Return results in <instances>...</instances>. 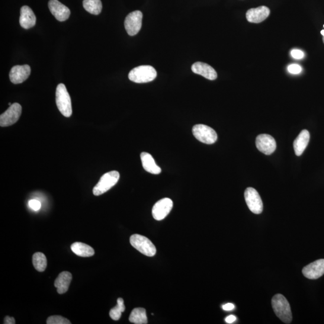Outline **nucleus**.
Returning <instances> with one entry per match:
<instances>
[{"instance_id":"nucleus-1","label":"nucleus","mask_w":324,"mask_h":324,"mask_svg":"<svg viewBox=\"0 0 324 324\" xmlns=\"http://www.w3.org/2000/svg\"><path fill=\"white\" fill-rule=\"evenodd\" d=\"M272 309L275 315L282 322L285 323H290L293 319L291 307L288 300L282 294L275 295L272 298Z\"/></svg>"},{"instance_id":"nucleus-2","label":"nucleus","mask_w":324,"mask_h":324,"mask_svg":"<svg viewBox=\"0 0 324 324\" xmlns=\"http://www.w3.org/2000/svg\"><path fill=\"white\" fill-rule=\"evenodd\" d=\"M56 104L64 116L70 117L72 114L71 99L65 84L60 83L56 89Z\"/></svg>"},{"instance_id":"nucleus-3","label":"nucleus","mask_w":324,"mask_h":324,"mask_svg":"<svg viewBox=\"0 0 324 324\" xmlns=\"http://www.w3.org/2000/svg\"><path fill=\"white\" fill-rule=\"evenodd\" d=\"M157 76V72L153 67L151 66H141L131 70L129 78L131 81L135 83H147L155 80Z\"/></svg>"},{"instance_id":"nucleus-4","label":"nucleus","mask_w":324,"mask_h":324,"mask_svg":"<svg viewBox=\"0 0 324 324\" xmlns=\"http://www.w3.org/2000/svg\"><path fill=\"white\" fill-rule=\"evenodd\" d=\"M120 174L116 171H112L103 175L98 183L93 188L92 193L95 196H100L106 193L114 187L119 180Z\"/></svg>"},{"instance_id":"nucleus-5","label":"nucleus","mask_w":324,"mask_h":324,"mask_svg":"<svg viewBox=\"0 0 324 324\" xmlns=\"http://www.w3.org/2000/svg\"><path fill=\"white\" fill-rule=\"evenodd\" d=\"M131 245L138 250L142 254L147 256H155L156 248L149 239L139 234H134L130 239Z\"/></svg>"},{"instance_id":"nucleus-6","label":"nucleus","mask_w":324,"mask_h":324,"mask_svg":"<svg viewBox=\"0 0 324 324\" xmlns=\"http://www.w3.org/2000/svg\"><path fill=\"white\" fill-rule=\"evenodd\" d=\"M195 138L206 144H213L216 142L217 134L212 128L204 124H197L192 129Z\"/></svg>"},{"instance_id":"nucleus-7","label":"nucleus","mask_w":324,"mask_h":324,"mask_svg":"<svg viewBox=\"0 0 324 324\" xmlns=\"http://www.w3.org/2000/svg\"><path fill=\"white\" fill-rule=\"evenodd\" d=\"M22 113V107L18 103H15L0 116V126L8 127L14 124L19 119Z\"/></svg>"},{"instance_id":"nucleus-8","label":"nucleus","mask_w":324,"mask_h":324,"mask_svg":"<svg viewBox=\"0 0 324 324\" xmlns=\"http://www.w3.org/2000/svg\"><path fill=\"white\" fill-rule=\"evenodd\" d=\"M143 17V13L140 11L131 12L127 16L124 21V27L128 34L133 36L139 33L142 27Z\"/></svg>"},{"instance_id":"nucleus-9","label":"nucleus","mask_w":324,"mask_h":324,"mask_svg":"<svg viewBox=\"0 0 324 324\" xmlns=\"http://www.w3.org/2000/svg\"><path fill=\"white\" fill-rule=\"evenodd\" d=\"M245 198L246 204L252 213L259 214L262 212V201L258 192L255 189L247 188L245 192Z\"/></svg>"},{"instance_id":"nucleus-10","label":"nucleus","mask_w":324,"mask_h":324,"mask_svg":"<svg viewBox=\"0 0 324 324\" xmlns=\"http://www.w3.org/2000/svg\"><path fill=\"white\" fill-rule=\"evenodd\" d=\"M256 146L260 152L270 155L276 149V142L273 137L267 134H261L256 137Z\"/></svg>"},{"instance_id":"nucleus-11","label":"nucleus","mask_w":324,"mask_h":324,"mask_svg":"<svg viewBox=\"0 0 324 324\" xmlns=\"http://www.w3.org/2000/svg\"><path fill=\"white\" fill-rule=\"evenodd\" d=\"M173 207V202L169 198H163L154 205L152 214L156 220H162L168 216Z\"/></svg>"},{"instance_id":"nucleus-12","label":"nucleus","mask_w":324,"mask_h":324,"mask_svg":"<svg viewBox=\"0 0 324 324\" xmlns=\"http://www.w3.org/2000/svg\"><path fill=\"white\" fill-rule=\"evenodd\" d=\"M31 68L27 65L13 67L9 73L11 81L14 84H19L28 79L30 75Z\"/></svg>"},{"instance_id":"nucleus-13","label":"nucleus","mask_w":324,"mask_h":324,"mask_svg":"<svg viewBox=\"0 0 324 324\" xmlns=\"http://www.w3.org/2000/svg\"><path fill=\"white\" fill-rule=\"evenodd\" d=\"M48 6L51 14L58 21L63 22L69 19L70 15V9L58 0H50Z\"/></svg>"},{"instance_id":"nucleus-14","label":"nucleus","mask_w":324,"mask_h":324,"mask_svg":"<svg viewBox=\"0 0 324 324\" xmlns=\"http://www.w3.org/2000/svg\"><path fill=\"white\" fill-rule=\"evenodd\" d=\"M303 274L307 279H317L324 274V259L317 261L307 265L303 269Z\"/></svg>"},{"instance_id":"nucleus-15","label":"nucleus","mask_w":324,"mask_h":324,"mask_svg":"<svg viewBox=\"0 0 324 324\" xmlns=\"http://www.w3.org/2000/svg\"><path fill=\"white\" fill-rule=\"evenodd\" d=\"M270 14L269 9L266 6H260L250 9L246 13V18L251 23L258 24L265 20Z\"/></svg>"},{"instance_id":"nucleus-16","label":"nucleus","mask_w":324,"mask_h":324,"mask_svg":"<svg viewBox=\"0 0 324 324\" xmlns=\"http://www.w3.org/2000/svg\"><path fill=\"white\" fill-rule=\"evenodd\" d=\"M192 70L196 74L203 76L204 78L211 80V81H213V80L216 79L217 78L216 70L206 63L202 62L195 63L192 66Z\"/></svg>"},{"instance_id":"nucleus-17","label":"nucleus","mask_w":324,"mask_h":324,"mask_svg":"<svg viewBox=\"0 0 324 324\" xmlns=\"http://www.w3.org/2000/svg\"><path fill=\"white\" fill-rule=\"evenodd\" d=\"M21 26L25 29L33 27L36 23V17L30 7L24 6L21 9V16L19 18Z\"/></svg>"},{"instance_id":"nucleus-18","label":"nucleus","mask_w":324,"mask_h":324,"mask_svg":"<svg viewBox=\"0 0 324 324\" xmlns=\"http://www.w3.org/2000/svg\"><path fill=\"white\" fill-rule=\"evenodd\" d=\"M141 159L144 169L152 174H159L162 172L161 168L157 165L155 159L149 153L143 152L141 154Z\"/></svg>"},{"instance_id":"nucleus-19","label":"nucleus","mask_w":324,"mask_h":324,"mask_svg":"<svg viewBox=\"0 0 324 324\" xmlns=\"http://www.w3.org/2000/svg\"><path fill=\"white\" fill-rule=\"evenodd\" d=\"M310 133L309 131L303 130L297 137L294 142L295 153L297 156H300L306 150L309 143Z\"/></svg>"},{"instance_id":"nucleus-20","label":"nucleus","mask_w":324,"mask_h":324,"mask_svg":"<svg viewBox=\"0 0 324 324\" xmlns=\"http://www.w3.org/2000/svg\"><path fill=\"white\" fill-rule=\"evenodd\" d=\"M72 279V275L70 272L67 271L61 272L54 283V286L57 289L58 293L60 294L66 293L69 290Z\"/></svg>"},{"instance_id":"nucleus-21","label":"nucleus","mask_w":324,"mask_h":324,"mask_svg":"<svg viewBox=\"0 0 324 324\" xmlns=\"http://www.w3.org/2000/svg\"><path fill=\"white\" fill-rule=\"evenodd\" d=\"M71 250L75 255L81 257H89L95 255V250L91 246L81 242H76L71 245Z\"/></svg>"},{"instance_id":"nucleus-22","label":"nucleus","mask_w":324,"mask_h":324,"mask_svg":"<svg viewBox=\"0 0 324 324\" xmlns=\"http://www.w3.org/2000/svg\"><path fill=\"white\" fill-rule=\"evenodd\" d=\"M130 322L135 324H146L148 323V319L146 310L144 308H135L131 312L129 317Z\"/></svg>"},{"instance_id":"nucleus-23","label":"nucleus","mask_w":324,"mask_h":324,"mask_svg":"<svg viewBox=\"0 0 324 324\" xmlns=\"http://www.w3.org/2000/svg\"><path fill=\"white\" fill-rule=\"evenodd\" d=\"M83 6L85 11L95 15L100 14L102 10L101 0H83Z\"/></svg>"},{"instance_id":"nucleus-24","label":"nucleus","mask_w":324,"mask_h":324,"mask_svg":"<svg viewBox=\"0 0 324 324\" xmlns=\"http://www.w3.org/2000/svg\"><path fill=\"white\" fill-rule=\"evenodd\" d=\"M33 264L36 270L39 272L44 271L47 267L46 256L41 252L34 253L33 256Z\"/></svg>"},{"instance_id":"nucleus-25","label":"nucleus","mask_w":324,"mask_h":324,"mask_svg":"<svg viewBox=\"0 0 324 324\" xmlns=\"http://www.w3.org/2000/svg\"><path fill=\"white\" fill-rule=\"evenodd\" d=\"M125 309H126V307H125L123 298H118L117 306L112 308L110 312L111 319L114 320H119L121 316V313L124 312Z\"/></svg>"},{"instance_id":"nucleus-26","label":"nucleus","mask_w":324,"mask_h":324,"mask_svg":"<svg viewBox=\"0 0 324 324\" xmlns=\"http://www.w3.org/2000/svg\"><path fill=\"white\" fill-rule=\"evenodd\" d=\"M47 323L48 324H70V320L62 316H51L48 317Z\"/></svg>"},{"instance_id":"nucleus-27","label":"nucleus","mask_w":324,"mask_h":324,"mask_svg":"<svg viewBox=\"0 0 324 324\" xmlns=\"http://www.w3.org/2000/svg\"><path fill=\"white\" fill-rule=\"evenodd\" d=\"M288 70L292 74H298V73H301L302 68L300 65H297V64H293V65L288 66Z\"/></svg>"},{"instance_id":"nucleus-28","label":"nucleus","mask_w":324,"mask_h":324,"mask_svg":"<svg viewBox=\"0 0 324 324\" xmlns=\"http://www.w3.org/2000/svg\"><path fill=\"white\" fill-rule=\"evenodd\" d=\"M29 207L31 209L34 211H38L40 209L41 204L39 201L36 200H32L29 201Z\"/></svg>"},{"instance_id":"nucleus-29","label":"nucleus","mask_w":324,"mask_h":324,"mask_svg":"<svg viewBox=\"0 0 324 324\" xmlns=\"http://www.w3.org/2000/svg\"><path fill=\"white\" fill-rule=\"evenodd\" d=\"M291 56L295 59H302L304 56V54L302 51L298 50H294L291 51Z\"/></svg>"},{"instance_id":"nucleus-30","label":"nucleus","mask_w":324,"mask_h":324,"mask_svg":"<svg viewBox=\"0 0 324 324\" xmlns=\"http://www.w3.org/2000/svg\"><path fill=\"white\" fill-rule=\"evenodd\" d=\"M16 323L14 317L11 316H6L4 320L5 324H15Z\"/></svg>"},{"instance_id":"nucleus-31","label":"nucleus","mask_w":324,"mask_h":324,"mask_svg":"<svg viewBox=\"0 0 324 324\" xmlns=\"http://www.w3.org/2000/svg\"><path fill=\"white\" fill-rule=\"evenodd\" d=\"M234 308H235V306L232 303H227L223 306V309L226 311L233 310Z\"/></svg>"},{"instance_id":"nucleus-32","label":"nucleus","mask_w":324,"mask_h":324,"mask_svg":"<svg viewBox=\"0 0 324 324\" xmlns=\"http://www.w3.org/2000/svg\"><path fill=\"white\" fill-rule=\"evenodd\" d=\"M237 318L234 315H230L229 316H227L226 318L225 319V321L227 323H232L236 321Z\"/></svg>"},{"instance_id":"nucleus-33","label":"nucleus","mask_w":324,"mask_h":324,"mask_svg":"<svg viewBox=\"0 0 324 324\" xmlns=\"http://www.w3.org/2000/svg\"><path fill=\"white\" fill-rule=\"evenodd\" d=\"M320 33L323 36H324V30H322L320 31Z\"/></svg>"},{"instance_id":"nucleus-34","label":"nucleus","mask_w":324,"mask_h":324,"mask_svg":"<svg viewBox=\"0 0 324 324\" xmlns=\"http://www.w3.org/2000/svg\"><path fill=\"white\" fill-rule=\"evenodd\" d=\"M9 106H11V105H11V103H9Z\"/></svg>"},{"instance_id":"nucleus-35","label":"nucleus","mask_w":324,"mask_h":324,"mask_svg":"<svg viewBox=\"0 0 324 324\" xmlns=\"http://www.w3.org/2000/svg\"><path fill=\"white\" fill-rule=\"evenodd\" d=\"M323 43H324V36H323Z\"/></svg>"},{"instance_id":"nucleus-36","label":"nucleus","mask_w":324,"mask_h":324,"mask_svg":"<svg viewBox=\"0 0 324 324\" xmlns=\"http://www.w3.org/2000/svg\"><path fill=\"white\" fill-rule=\"evenodd\" d=\"M323 27H324V25H323Z\"/></svg>"}]
</instances>
